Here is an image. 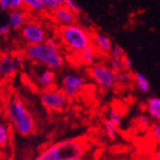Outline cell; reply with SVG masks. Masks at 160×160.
Listing matches in <instances>:
<instances>
[{"mask_svg": "<svg viewBox=\"0 0 160 160\" xmlns=\"http://www.w3.org/2000/svg\"><path fill=\"white\" fill-rule=\"evenodd\" d=\"M88 75L103 89H111L119 82V72H113L108 64L102 62L89 66Z\"/></svg>", "mask_w": 160, "mask_h": 160, "instance_id": "5b68a950", "label": "cell"}, {"mask_svg": "<svg viewBox=\"0 0 160 160\" xmlns=\"http://www.w3.org/2000/svg\"><path fill=\"white\" fill-rule=\"evenodd\" d=\"M7 116L18 133L21 135H30L35 132V119L20 99L13 98L9 102Z\"/></svg>", "mask_w": 160, "mask_h": 160, "instance_id": "3957f363", "label": "cell"}, {"mask_svg": "<svg viewBox=\"0 0 160 160\" xmlns=\"http://www.w3.org/2000/svg\"><path fill=\"white\" fill-rule=\"evenodd\" d=\"M86 146L82 139H68L54 143L43 150L35 160H81Z\"/></svg>", "mask_w": 160, "mask_h": 160, "instance_id": "7a4b0ae2", "label": "cell"}, {"mask_svg": "<svg viewBox=\"0 0 160 160\" xmlns=\"http://www.w3.org/2000/svg\"><path fill=\"white\" fill-rule=\"evenodd\" d=\"M29 20L28 12L24 9L12 11L9 13V20L8 23L13 30H21L22 27Z\"/></svg>", "mask_w": 160, "mask_h": 160, "instance_id": "4fadbf2b", "label": "cell"}, {"mask_svg": "<svg viewBox=\"0 0 160 160\" xmlns=\"http://www.w3.org/2000/svg\"><path fill=\"white\" fill-rule=\"evenodd\" d=\"M145 110L151 119L160 122V97H151L145 104Z\"/></svg>", "mask_w": 160, "mask_h": 160, "instance_id": "9a60e30c", "label": "cell"}, {"mask_svg": "<svg viewBox=\"0 0 160 160\" xmlns=\"http://www.w3.org/2000/svg\"><path fill=\"white\" fill-rule=\"evenodd\" d=\"M21 37L27 45L39 44L47 39L44 27L40 22L32 19H29L22 27Z\"/></svg>", "mask_w": 160, "mask_h": 160, "instance_id": "52a82bcc", "label": "cell"}, {"mask_svg": "<svg viewBox=\"0 0 160 160\" xmlns=\"http://www.w3.org/2000/svg\"><path fill=\"white\" fill-rule=\"evenodd\" d=\"M24 55L27 59L55 71L62 68L64 64V58L61 53V46L53 38H47L39 44L27 45Z\"/></svg>", "mask_w": 160, "mask_h": 160, "instance_id": "6da1fadb", "label": "cell"}, {"mask_svg": "<svg viewBox=\"0 0 160 160\" xmlns=\"http://www.w3.org/2000/svg\"><path fill=\"white\" fill-rule=\"evenodd\" d=\"M59 38L66 49L75 54L92 44V34L79 24L61 27Z\"/></svg>", "mask_w": 160, "mask_h": 160, "instance_id": "277c9868", "label": "cell"}, {"mask_svg": "<svg viewBox=\"0 0 160 160\" xmlns=\"http://www.w3.org/2000/svg\"><path fill=\"white\" fill-rule=\"evenodd\" d=\"M92 45L98 52L105 55L110 54L113 48L110 38L100 32H94L92 34Z\"/></svg>", "mask_w": 160, "mask_h": 160, "instance_id": "7c38bea8", "label": "cell"}, {"mask_svg": "<svg viewBox=\"0 0 160 160\" xmlns=\"http://www.w3.org/2000/svg\"><path fill=\"white\" fill-rule=\"evenodd\" d=\"M22 4L24 10L36 12L45 11L44 7H43V5L40 2V0H22Z\"/></svg>", "mask_w": 160, "mask_h": 160, "instance_id": "ac0fdd59", "label": "cell"}, {"mask_svg": "<svg viewBox=\"0 0 160 160\" xmlns=\"http://www.w3.org/2000/svg\"><path fill=\"white\" fill-rule=\"evenodd\" d=\"M104 126H105V130H106L108 136L110 139H115L116 136H117V133H118V127H116L108 119H107L104 122Z\"/></svg>", "mask_w": 160, "mask_h": 160, "instance_id": "ffe728a7", "label": "cell"}, {"mask_svg": "<svg viewBox=\"0 0 160 160\" xmlns=\"http://www.w3.org/2000/svg\"><path fill=\"white\" fill-rule=\"evenodd\" d=\"M0 7L3 11H16L23 9L22 0H0Z\"/></svg>", "mask_w": 160, "mask_h": 160, "instance_id": "e0dca14e", "label": "cell"}, {"mask_svg": "<svg viewBox=\"0 0 160 160\" xmlns=\"http://www.w3.org/2000/svg\"><path fill=\"white\" fill-rule=\"evenodd\" d=\"M2 11H3V10H2V8H1V7H0V12H1Z\"/></svg>", "mask_w": 160, "mask_h": 160, "instance_id": "d6a6232c", "label": "cell"}, {"mask_svg": "<svg viewBox=\"0 0 160 160\" xmlns=\"http://www.w3.org/2000/svg\"><path fill=\"white\" fill-rule=\"evenodd\" d=\"M40 2L45 10L50 11V12H53L60 6L59 3L57 2V0H40Z\"/></svg>", "mask_w": 160, "mask_h": 160, "instance_id": "4316f807", "label": "cell"}, {"mask_svg": "<svg viewBox=\"0 0 160 160\" xmlns=\"http://www.w3.org/2000/svg\"><path fill=\"white\" fill-rule=\"evenodd\" d=\"M65 7H67L69 10H71L73 12H75L76 14H79L82 12V8L80 7L79 4H77L74 0H65Z\"/></svg>", "mask_w": 160, "mask_h": 160, "instance_id": "83f0119b", "label": "cell"}, {"mask_svg": "<svg viewBox=\"0 0 160 160\" xmlns=\"http://www.w3.org/2000/svg\"><path fill=\"white\" fill-rule=\"evenodd\" d=\"M57 81L56 71L50 68H43L36 75V82L43 90L55 86Z\"/></svg>", "mask_w": 160, "mask_h": 160, "instance_id": "8fae6325", "label": "cell"}, {"mask_svg": "<svg viewBox=\"0 0 160 160\" xmlns=\"http://www.w3.org/2000/svg\"><path fill=\"white\" fill-rule=\"evenodd\" d=\"M85 84L86 80L83 76L76 72H69L62 79L61 89L68 98H75L82 92Z\"/></svg>", "mask_w": 160, "mask_h": 160, "instance_id": "ba28073f", "label": "cell"}, {"mask_svg": "<svg viewBox=\"0 0 160 160\" xmlns=\"http://www.w3.org/2000/svg\"><path fill=\"white\" fill-rule=\"evenodd\" d=\"M152 138L154 139L155 143L160 146V122H155L151 127Z\"/></svg>", "mask_w": 160, "mask_h": 160, "instance_id": "603a6c76", "label": "cell"}, {"mask_svg": "<svg viewBox=\"0 0 160 160\" xmlns=\"http://www.w3.org/2000/svg\"><path fill=\"white\" fill-rule=\"evenodd\" d=\"M153 160H160V150L155 152V153L153 155Z\"/></svg>", "mask_w": 160, "mask_h": 160, "instance_id": "4dcf8cb0", "label": "cell"}, {"mask_svg": "<svg viewBox=\"0 0 160 160\" xmlns=\"http://www.w3.org/2000/svg\"><path fill=\"white\" fill-rule=\"evenodd\" d=\"M77 57H78V61H80L81 63L84 65L92 66L95 63H97L96 62L98 60V51L91 44L84 48L83 50H82L81 52H79L77 54Z\"/></svg>", "mask_w": 160, "mask_h": 160, "instance_id": "5bb4252c", "label": "cell"}, {"mask_svg": "<svg viewBox=\"0 0 160 160\" xmlns=\"http://www.w3.org/2000/svg\"><path fill=\"white\" fill-rule=\"evenodd\" d=\"M108 66L113 72H120L123 70V65H122V60H117V59H112L110 58V61L108 63Z\"/></svg>", "mask_w": 160, "mask_h": 160, "instance_id": "484cf974", "label": "cell"}, {"mask_svg": "<svg viewBox=\"0 0 160 160\" xmlns=\"http://www.w3.org/2000/svg\"><path fill=\"white\" fill-rule=\"evenodd\" d=\"M133 82V74L130 71L122 70L119 72V82L118 83H121L123 85H128Z\"/></svg>", "mask_w": 160, "mask_h": 160, "instance_id": "44dd1931", "label": "cell"}, {"mask_svg": "<svg viewBox=\"0 0 160 160\" xmlns=\"http://www.w3.org/2000/svg\"><path fill=\"white\" fill-rule=\"evenodd\" d=\"M133 82L137 89L142 93H148L151 90V83L145 74L136 71L133 73Z\"/></svg>", "mask_w": 160, "mask_h": 160, "instance_id": "2e32d148", "label": "cell"}, {"mask_svg": "<svg viewBox=\"0 0 160 160\" xmlns=\"http://www.w3.org/2000/svg\"><path fill=\"white\" fill-rule=\"evenodd\" d=\"M57 2L59 3L60 6H64V4H65V0H57Z\"/></svg>", "mask_w": 160, "mask_h": 160, "instance_id": "1f68e13d", "label": "cell"}, {"mask_svg": "<svg viewBox=\"0 0 160 160\" xmlns=\"http://www.w3.org/2000/svg\"><path fill=\"white\" fill-rule=\"evenodd\" d=\"M122 65H123V70L130 71V69L132 68V61L128 57L125 56V58L122 60Z\"/></svg>", "mask_w": 160, "mask_h": 160, "instance_id": "f1b7e54d", "label": "cell"}, {"mask_svg": "<svg viewBox=\"0 0 160 160\" xmlns=\"http://www.w3.org/2000/svg\"><path fill=\"white\" fill-rule=\"evenodd\" d=\"M110 56L112 59H117V60H123L125 58V51L122 47L120 46H115L112 48Z\"/></svg>", "mask_w": 160, "mask_h": 160, "instance_id": "d4e9b609", "label": "cell"}, {"mask_svg": "<svg viewBox=\"0 0 160 160\" xmlns=\"http://www.w3.org/2000/svg\"><path fill=\"white\" fill-rule=\"evenodd\" d=\"M11 30H12V28L9 25V23L0 25V37H7L10 34Z\"/></svg>", "mask_w": 160, "mask_h": 160, "instance_id": "f546056e", "label": "cell"}, {"mask_svg": "<svg viewBox=\"0 0 160 160\" xmlns=\"http://www.w3.org/2000/svg\"><path fill=\"white\" fill-rule=\"evenodd\" d=\"M108 120L110 122H112L116 127H120L121 124H122V117H121V115L120 113L116 110L115 108H111L108 109Z\"/></svg>", "mask_w": 160, "mask_h": 160, "instance_id": "7402d4cb", "label": "cell"}, {"mask_svg": "<svg viewBox=\"0 0 160 160\" xmlns=\"http://www.w3.org/2000/svg\"><path fill=\"white\" fill-rule=\"evenodd\" d=\"M51 16L54 21L61 27L77 24V14L65 6H59L51 12Z\"/></svg>", "mask_w": 160, "mask_h": 160, "instance_id": "30bf717a", "label": "cell"}, {"mask_svg": "<svg viewBox=\"0 0 160 160\" xmlns=\"http://www.w3.org/2000/svg\"><path fill=\"white\" fill-rule=\"evenodd\" d=\"M19 69L17 62V56L11 53H0V77L11 78Z\"/></svg>", "mask_w": 160, "mask_h": 160, "instance_id": "9c48e42d", "label": "cell"}, {"mask_svg": "<svg viewBox=\"0 0 160 160\" xmlns=\"http://www.w3.org/2000/svg\"><path fill=\"white\" fill-rule=\"evenodd\" d=\"M137 123L143 128H147L149 127H152V119H151V117L149 115H146V114L140 115L138 117Z\"/></svg>", "mask_w": 160, "mask_h": 160, "instance_id": "cb8c5ba5", "label": "cell"}, {"mask_svg": "<svg viewBox=\"0 0 160 160\" xmlns=\"http://www.w3.org/2000/svg\"><path fill=\"white\" fill-rule=\"evenodd\" d=\"M68 97L58 87H51L42 90L40 102L42 106L50 111H62L68 105Z\"/></svg>", "mask_w": 160, "mask_h": 160, "instance_id": "8992f818", "label": "cell"}, {"mask_svg": "<svg viewBox=\"0 0 160 160\" xmlns=\"http://www.w3.org/2000/svg\"><path fill=\"white\" fill-rule=\"evenodd\" d=\"M10 136H11L10 128L4 123H0V146L6 145L9 142Z\"/></svg>", "mask_w": 160, "mask_h": 160, "instance_id": "d6986e66", "label": "cell"}]
</instances>
